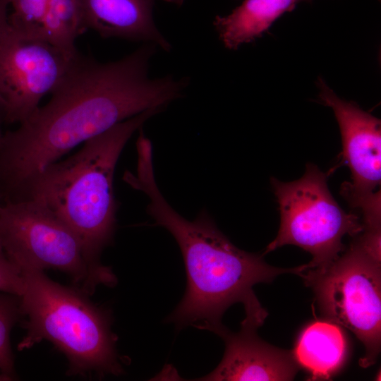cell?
Returning <instances> with one entry per match:
<instances>
[{"mask_svg":"<svg viewBox=\"0 0 381 381\" xmlns=\"http://www.w3.org/2000/svg\"><path fill=\"white\" fill-rule=\"evenodd\" d=\"M157 46L145 43L114 61L79 55L66 75L18 126L4 132L0 145V195L4 202L49 164L77 145L150 109H164L181 98L188 78H150Z\"/></svg>","mask_w":381,"mask_h":381,"instance_id":"6da1fadb","label":"cell"},{"mask_svg":"<svg viewBox=\"0 0 381 381\" xmlns=\"http://www.w3.org/2000/svg\"><path fill=\"white\" fill-rule=\"evenodd\" d=\"M123 181L148 198L147 212L158 226L171 233L181 251L187 277L184 296L167 318L178 329L189 325L214 333L224 325L222 318L233 304L245 310L262 308L253 287L270 283L277 276L301 275L305 265L280 268L267 264L263 255L235 246L202 210L189 221L172 208L160 192L150 157L137 162L135 173L127 171Z\"/></svg>","mask_w":381,"mask_h":381,"instance_id":"7a4b0ae2","label":"cell"},{"mask_svg":"<svg viewBox=\"0 0 381 381\" xmlns=\"http://www.w3.org/2000/svg\"><path fill=\"white\" fill-rule=\"evenodd\" d=\"M163 110H146L85 141L73 155L31 177L10 202L31 199L43 204L75 233L89 257L100 262L116 227L113 181L119 156L134 133Z\"/></svg>","mask_w":381,"mask_h":381,"instance_id":"3957f363","label":"cell"},{"mask_svg":"<svg viewBox=\"0 0 381 381\" xmlns=\"http://www.w3.org/2000/svg\"><path fill=\"white\" fill-rule=\"evenodd\" d=\"M20 272V306L27 317V334L18 349L47 339L66 356L71 373L121 374L116 337L111 330L109 314L81 291L52 281L43 270L23 268Z\"/></svg>","mask_w":381,"mask_h":381,"instance_id":"277c9868","label":"cell"},{"mask_svg":"<svg viewBox=\"0 0 381 381\" xmlns=\"http://www.w3.org/2000/svg\"><path fill=\"white\" fill-rule=\"evenodd\" d=\"M349 247L322 269L301 274L315 293L324 319L352 332L365 347L363 368L373 365L381 344L380 248L358 235Z\"/></svg>","mask_w":381,"mask_h":381,"instance_id":"5b68a950","label":"cell"},{"mask_svg":"<svg viewBox=\"0 0 381 381\" xmlns=\"http://www.w3.org/2000/svg\"><path fill=\"white\" fill-rule=\"evenodd\" d=\"M0 243L18 267L68 274L80 290L92 294L97 286H113L109 267L92 260L75 233L43 204L31 199L3 203Z\"/></svg>","mask_w":381,"mask_h":381,"instance_id":"8992f818","label":"cell"},{"mask_svg":"<svg viewBox=\"0 0 381 381\" xmlns=\"http://www.w3.org/2000/svg\"><path fill=\"white\" fill-rule=\"evenodd\" d=\"M327 179L328 174L313 163L306 164L304 174L297 180L270 179L279 204L280 226L263 255L294 245L313 256L306 269H322L344 251V236L355 237L363 231L359 216L340 207L328 188Z\"/></svg>","mask_w":381,"mask_h":381,"instance_id":"52a82bcc","label":"cell"},{"mask_svg":"<svg viewBox=\"0 0 381 381\" xmlns=\"http://www.w3.org/2000/svg\"><path fill=\"white\" fill-rule=\"evenodd\" d=\"M75 58L43 37L22 33L8 23L0 32V108L5 123L19 124L29 117Z\"/></svg>","mask_w":381,"mask_h":381,"instance_id":"ba28073f","label":"cell"},{"mask_svg":"<svg viewBox=\"0 0 381 381\" xmlns=\"http://www.w3.org/2000/svg\"><path fill=\"white\" fill-rule=\"evenodd\" d=\"M317 85L320 100L332 109L339 127L343 158L351 177L341 185V194L352 207L380 186L381 122L356 102L338 97L322 78Z\"/></svg>","mask_w":381,"mask_h":381,"instance_id":"9c48e42d","label":"cell"},{"mask_svg":"<svg viewBox=\"0 0 381 381\" xmlns=\"http://www.w3.org/2000/svg\"><path fill=\"white\" fill-rule=\"evenodd\" d=\"M265 318L246 313L241 329L234 333L224 325L214 333L225 343L224 356L210 373L197 380H277L294 379L300 366L292 351L274 346L262 339L257 329Z\"/></svg>","mask_w":381,"mask_h":381,"instance_id":"30bf717a","label":"cell"},{"mask_svg":"<svg viewBox=\"0 0 381 381\" xmlns=\"http://www.w3.org/2000/svg\"><path fill=\"white\" fill-rule=\"evenodd\" d=\"M84 25L104 38L152 43L169 52L153 18L155 0H79Z\"/></svg>","mask_w":381,"mask_h":381,"instance_id":"8fae6325","label":"cell"},{"mask_svg":"<svg viewBox=\"0 0 381 381\" xmlns=\"http://www.w3.org/2000/svg\"><path fill=\"white\" fill-rule=\"evenodd\" d=\"M292 351L312 380H327L344 365L349 348L341 327L325 319L308 324Z\"/></svg>","mask_w":381,"mask_h":381,"instance_id":"7c38bea8","label":"cell"},{"mask_svg":"<svg viewBox=\"0 0 381 381\" xmlns=\"http://www.w3.org/2000/svg\"><path fill=\"white\" fill-rule=\"evenodd\" d=\"M303 1L243 0L229 14L217 16L213 25L224 46L236 50L261 37L277 18Z\"/></svg>","mask_w":381,"mask_h":381,"instance_id":"4fadbf2b","label":"cell"},{"mask_svg":"<svg viewBox=\"0 0 381 381\" xmlns=\"http://www.w3.org/2000/svg\"><path fill=\"white\" fill-rule=\"evenodd\" d=\"M86 30L79 0H50L42 28V37L71 59L79 53L75 43Z\"/></svg>","mask_w":381,"mask_h":381,"instance_id":"5bb4252c","label":"cell"},{"mask_svg":"<svg viewBox=\"0 0 381 381\" xmlns=\"http://www.w3.org/2000/svg\"><path fill=\"white\" fill-rule=\"evenodd\" d=\"M20 314L19 296L0 291V370L11 378H13L14 361L10 334Z\"/></svg>","mask_w":381,"mask_h":381,"instance_id":"9a60e30c","label":"cell"},{"mask_svg":"<svg viewBox=\"0 0 381 381\" xmlns=\"http://www.w3.org/2000/svg\"><path fill=\"white\" fill-rule=\"evenodd\" d=\"M50 0H9L8 23L27 35L42 36L43 20Z\"/></svg>","mask_w":381,"mask_h":381,"instance_id":"2e32d148","label":"cell"},{"mask_svg":"<svg viewBox=\"0 0 381 381\" xmlns=\"http://www.w3.org/2000/svg\"><path fill=\"white\" fill-rule=\"evenodd\" d=\"M23 291V278L18 267L8 258L0 243V291L18 296Z\"/></svg>","mask_w":381,"mask_h":381,"instance_id":"e0dca14e","label":"cell"},{"mask_svg":"<svg viewBox=\"0 0 381 381\" xmlns=\"http://www.w3.org/2000/svg\"><path fill=\"white\" fill-rule=\"evenodd\" d=\"M9 0H0V32L8 25Z\"/></svg>","mask_w":381,"mask_h":381,"instance_id":"ac0fdd59","label":"cell"},{"mask_svg":"<svg viewBox=\"0 0 381 381\" xmlns=\"http://www.w3.org/2000/svg\"><path fill=\"white\" fill-rule=\"evenodd\" d=\"M5 123L4 116L3 112L0 108V145L2 141L4 132L3 131V124Z\"/></svg>","mask_w":381,"mask_h":381,"instance_id":"d6986e66","label":"cell"},{"mask_svg":"<svg viewBox=\"0 0 381 381\" xmlns=\"http://www.w3.org/2000/svg\"><path fill=\"white\" fill-rule=\"evenodd\" d=\"M164 1L167 3L176 5L177 6H181L184 2V0H164Z\"/></svg>","mask_w":381,"mask_h":381,"instance_id":"ffe728a7","label":"cell"},{"mask_svg":"<svg viewBox=\"0 0 381 381\" xmlns=\"http://www.w3.org/2000/svg\"><path fill=\"white\" fill-rule=\"evenodd\" d=\"M12 378L8 375H6L4 374L0 375V381H4V380H11Z\"/></svg>","mask_w":381,"mask_h":381,"instance_id":"44dd1931","label":"cell"},{"mask_svg":"<svg viewBox=\"0 0 381 381\" xmlns=\"http://www.w3.org/2000/svg\"><path fill=\"white\" fill-rule=\"evenodd\" d=\"M2 205H3V202H2L1 197L0 195V212H1V207H2Z\"/></svg>","mask_w":381,"mask_h":381,"instance_id":"7402d4cb","label":"cell"},{"mask_svg":"<svg viewBox=\"0 0 381 381\" xmlns=\"http://www.w3.org/2000/svg\"><path fill=\"white\" fill-rule=\"evenodd\" d=\"M306 1H310V0H306Z\"/></svg>","mask_w":381,"mask_h":381,"instance_id":"603a6c76","label":"cell"}]
</instances>
